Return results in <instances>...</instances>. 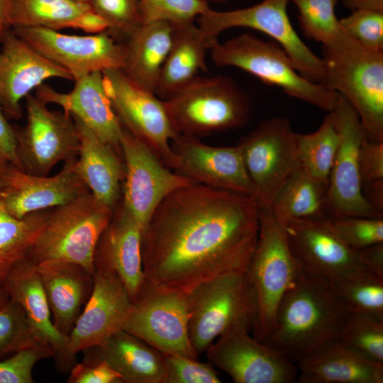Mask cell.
<instances>
[{"label":"cell","mask_w":383,"mask_h":383,"mask_svg":"<svg viewBox=\"0 0 383 383\" xmlns=\"http://www.w3.org/2000/svg\"><path fill=\"white\" fill-rule=\"evenodd\" d=\"M257 199L200 184L168 195L143 235L148 283L187 293L231 272H246L258 236Z\"/></svg>","instance_id":"obj_1"},{"label":"cell","mask_w":383,"mask_h":383,"mask_svg":"<svg viewBox=\"0 0 383 383\" xmlns=\"http://www.w3.org/2000/svg\"><path fill=\"white\" fill-rule=\"evenodd\" d=\"M349 314L332 283L300 270L279 304L265 343L296 364L319 345L337 339Z\"/></svg>","instance_id":"obj_2"},{"label":"cell","mask_w":383,"mask_h":383,"mask_svg":"<svg viewBox=\"0 0 383 383\" xmlns=\"http://www.w3.org/2000/svg\"><path fill=\"white\" fill-rule=\"evenodd\" d=\"M322 50L324 85L351 104L368 139L383 142V51L364 47L343 30Z\"/></svg>","instance_id":"obj_3"},{"label":"cell","mask_w":383,"mask_h":383,"mask_svg":"<svg viewBox=\"0 0 383 383\" xmlns=\"http://www.w3.org/2000/svg\"><path fill=\"white\" fill-rule=\"evenodd\" d=\"M258 221L257 240L245 274L255 306L252 336L265 343L279 304L300 270L289 248L284 225L270 206L258 205Z\"/></svg>","instance_id":"obj_4"},{"label":"cell","mask_w":383,"mask_h":383,"mask_svg":"<svg viewBox=\"0 0 383 383\" xmlns=\"http://www.w3.org/2000/svg\"><path fill=\"white\" fill-rule=\"evenodd\" d=\"M210 53L216 65L239 68L323 111H333L338 101V93L303 77L285 50L274 41L242 33L223 43L217 41Z\"/></svg>","instance_id":"obj_5"},{"label":"cell","mask_w":383,"mask_h":383,"mask_svg":"<svg viewBox=\"0 0 383 383\" xmlns=\"http://www.w3.org/2000/svg\"><path fill=\"white\" fill-rule=\"evenodd\" d=\"M113 213L90 192L49 209L45 225L27 259L33 263H73L93 274L96 247Z\"/></svg>","instance_id":"obj_6"},{"label":"cell","mask_w":383,"mask_h":383,"mask_svg":"<svg viewBox=\"0 0 383 383\" xmlns=\"http://www.w3.org/2000/svg\"><path fill=\"white\" fill-rule=\"evenodd\" d=\"M189 335L199 355L218 338L252 331L255 306L245 272L219 274L187 293Z\"/></svg>","instance_id":"obj_7"},{"label":"cell","mask_w":383,"mask_h":383,"mask_svg":"<svg viewBox=\"0 0 383 383\" xmlns=\"http://www.w3.org/2000/svg\"><path fill=\"white\" fill-rule=\"evenodd\" d=\"M163 101L174 131L181 135L198 138L235 129L250 118L249 99L224 76H198Z\"/></svg>","instance_id":"obj_8"},{"label":"cell","mask_w":383,"mask_h":383,"mask_svg":"<svg viewBox=\"0 0 383 383\" xmlns=\"http://www.w3.org/2000/svg\"><path fill=\"white\" fill-rule=\"evenodd\" d=\"M289 1L263 0L251 6L230 11L210 8L196 18V24L207 36L215 40L222 32L233 28H247L263 33L285 50L303 77L324 84L323 61L306 46L293 28L287 14Z\"/></svg>","instance_id":"obj_9"},{"label":"cell","mask_w":383,"mask_h":383,"mask_svg":"<svg viewBox=\"0 0 383 383\" xmlns=\"http://www.w3.org/2000/svg\"><path fill=\"white\" fill-rule=\"evenodd\" d=\"M26 99V123L23 127L14 126L19 168L30 174L46 176L59 162L77 158L78 130L68 113L49 109L31 94Z\"/></svg>","instance_id":"obj_10"},{"label":"cell","mask_w":383,"mask_h":383,"mask_svg":"<svg viewBox=\"0 0 383 383\" xmlns=\"http://www.w3.org/2000/svg\"><path fill=\"white\" fill-rule=\"evenodd\" d=\"M105 89L121 125L144 143L167 167L174 170L178 160L171 147L178 134L163 99L133 82L122 70L102 72Z\"/></svg>","instance_id":"obj_11"},{"label":"cell","mask_w":383,"mask_h":383,"mask_svg":"<svg viewBox=\"0 0 383 383\" xmlns=\"http://www.w3.org/2000/svg\"><path fill=\"white\" fill-rule=\"evenodd\" d=\"M187 293L146 284L135 301L123 331L162 355L198 359L189 335Z\"/></svg>","instance_id":"obj_12"},{"label":"cell","mask_w":383,"mask_h":383,"mask_svg":"<svg viewBox=\"0 0 383 383\" xmlns=\"http://www.w3.org/2000/svg\"><path fill=\"white\" fill-rule=\"evenodd\" d=\"M339 143L330 173L326 202L328 217L357 216L383 218L362 193L359 171V150L366 135L351 104L339 95L332 111Z\"/></svg>","instance_id":"obj_13"},{"label":"cell","mask_w":383,"mask_h":383,"mask_svg":"<svg viewBox=\"0 0 383 383\" xmlns=\"http://www.w3.org/2000/svg\"><path fill=\"white\" fill-rule=\"evenodd\" d=\"M296 134L287 118L273 117L260 123L239 141L258 205L270 206L284 182L299 167Z\"/></svg>","instance_id":"obj_14"},{"label":"cell","mask_w":383,"mask_h":383,"mask_svg":"<svg viewBox=\"0 0 383 383\" xmlns=\"http://www.w3.org/2000/svg\"><path fill=\"white\" fill-rule=\"evenodd\" d=\"M120 144L125 170L121 201L144 232L155 209L168 195L197 183L173 172L123 126Z\"/></svg>","instance_id":"obj_15"},{"label":"cell","mask_w":383,"mask_h":383,"mask_svg":"<svg viewBox=\"0 0 383 383\" xmlns=\"http://www.w3.org/2000/svg\"><path fill=\"white\" fill-rule=\"evenodd\" d=\"M284 228L289 248L301 272L332 284L370 273L362 265L358 250L334 232L328 216L292 220Z\"/></svg>","instance_id":"obj_16"},{"label":"cell","mask_w":383,"mask_h":383,"mask_svg":"<svg viewBox=\"0 0 383 383\" xmlns=\"http://www.w3.org/2000/svg\"><path fill=\"white\" fill-rule=\"evenodd\" d=\"M13 32L45 57L67 70L75 80L107 70H123L125 45L109 32L68 35L45 28H13Z\"/></svg>","instance_id":"obj_17"},{"label":"cell","mask_w":383,"mask_h":383,"mask_svg":"<svg viewBox=\"0 0 383 383\" xmlns=\"http://www.w3.org/2000/svg\"><path fill=\"white\" fill-rule=\"evenodd\" d=\"M209 362L235 383H292L297 380L294 362L248 331L226 334L206 350Z\"/></svg>","instance_id":"obj_18"},{"label":"cell","mask_w":383,"mask_h":383,"mask_svg":"<svg viewBox=\"0 0 383 383\" xmlns=\"http://www.w3.org/2000/svg\"><path fill=\"white\" fill-rule=\"evenodd\" d=\"M93 276L91 294L68 336V360L123 330L132 308L133 301L115 272L95 268Z\"/></svg>","instance_id":"obj_19"},{"label":"cell","mask_w":383,"mask_h":383,"mask_svg":"<svg viewBox=\"0 0 383 383\" xmlns=\"http://www.w3.org/2000/svg\"><path fill=\"white\" fill-rule=\"evenodd\" d=\"M171 147L178 160L176 172L197 184L257 199L238 145L216 147L197 137L177 134Z\"/></svg>","instance_id":"obj_20"},{"label":"cell","mask_w":383,"mask_h":383,"mask_svg":"<svg viewBox=\"0 0 383 383\" xmlns=\"http://www.w3.org/2000/svg\"><path fill=\"white\" fill-rule=\"evenodd\" d=\"M76 160V159H75ZM65 162L53 176L26 173L11 163L0 187V204L16 218L65 204L89 192L74 168Z\"/></svg>","instance_id":"obj_21"},{"label":"cell","mask_w":383,"mask_h":383,"mask_svg":"<svg viewBox=\"0 0 383 383\" xmlns=\"http://www.w3.org/2000/svg\"><path fill=\"white\" fill-rule=\"evenodd\" d=\"M0 43V106L10 118H22L21 101L45 80H74L67 70L43 56L13 30Z\"/></svg>","instance_id":"obj_22"},{"label":"cell","mask_w":383,"mask_h":383,"mask_svg":"<svg viewBox=\"0 0 383 383\" xmlns=\"http://www.w3.org/2000/svg\"><path fill=\"white\" fill-rule=\"evenodd\" d=\"M69 93H61L43 84L35 96L45 104H55L79 119L104 143L111 146L122 158L121 125L106 93L103 74L95 72L74 80Z\"/></svg>","instance_id":"obj_23"},{"label":"cell","mask_w":383,"mask_h":383,"mask_svg":"<svg viewBox=\"0 0 383 383\" xmlns=\"http://www.w3.org/2000/svg\"><path fill=\"white\" fill-rule=\"evenodd\" d=\"M143 229L121 201L102 233L94 256V270L115 272L133 302L145 284L143 265Z\"/></svg>","instance_id":"obj_24"},{"label":"cell","mask_w":383,"mask_h":383,"mask_svg":"<svg viewBox=\"0 0 383 383\" xmlns=\"http://www.w3.org/2000/svg\"><path fill=\"white\" fill-rule=\"evenodd\" d=\"M44 288L57 329L69 336L94 285L93 274L73 263L43 261L33 263Z\"/></svg>","instance_id":"obj_25"},{"label":"cell","mask_w":383,"mask_h":383,"mask_svg":"<svg viewBox=\"0 0 383 383\" xmlns=\"http://www.w3.org/2000/svg\"><path fill=\"white\" fill-rule=\"evenodd\" d=\"M73 118L79 148L74 168L90 193L114 211L121 200L125 170L122 158L85 124Z\"/></svg>","instance_id":"obj_26"},{"label":"cell","mask_w":383,"mask_h":383,"mask_svg":"<svg viewBox=\"0 0 383 383\" xmlns=\"http://www.w3.org/2000/svg\"><path fill=\"white\" fill-rule=\"evenodd\" d=\"M300 383H382L383 364L367 360L337 339L319 345L297 363Z\"/></svg>","instance_id":"obj_27"},{"label":"cell","mask_w":383,"mask_h":383,"mask_svg":"<svg viewBox=\"0 0 383 383\" xmlns=\"http://www.w3.org/2000/svg\"><path fill=\"white\" fill-rule=\"evenodd\" d=\"M2 285L9 297L25 311L30 323L41 340L55 352V357L68 360V336L55 327L41 280L34 264L27 258L9 272Z\"/></svg>","instance_id":"obj_28"},{"label":"cell","mask_w":383,"mask_h":383,"mask_svg":"<svg viewBox=\"0 0 383 383\" xmlns=\"http://www.w3.org/2000/svg\"><path fill=\"white\" fill-rule=\"evenodd\" d=\"M172 42L161 70L155 94L165 99L206 72L207 50L218 41L207 36L194 22L173 26Z\"/></svg>","instance_id":"obj_29"},{"label":"cell","mask_w":383,"mask_h":383,"mask_svg":"<svg viewBox=\"0 0 383 383\" xmlns=\"http://www.w3.org/2000/svg\"><path fill=\"white\" fill-rule=\"evenodd\" d=\"M86 350L106 362L124 383H163L164 355L123 330L103 344Z\"/></svg>","instance_id":"obj_30"},{"label":"cell","mask_w":383,"mask_h":383,"mask_svg":"<svg viewBox=\"0 0 383 383\" xmlns=\"http://www.w3.org/2000/svg\"><path fill=\"white\" fill-rule=\"evenodd\" d=\"M174 26L165 21L141 24L125 45L124 73L139 87L155 94L161 70L170 52Z\"/></svg>","instance_id":"obj_31"},{"label":"cell","mask_w":383,"mask_h":383,"mask_svg":"<svg viewBox=\"0 0 383 383\" xmlns=\"http://www.w3.org/2000/svg\"><path fill=\"white\" fill-rule=\"evenodd\" d=\"M327 188L324 182L299 167L279 189L270 207L283 225L292 220L323 218L328 216Z\"/></svg>","instance_id":"obj_32"},{"label":"cell","mask_w":383,"mask_h":383,"mask_svg":"<svg viewBox=\"0 0 383 383\" xmlns=\"http://www.w3.org/2000/svg\"><path fill=\"white\" fill-rule=\"evenodd\" d=\"M49 209L16 218L0 204V284L13 268L26 260L43 231Z\"/></svg>","instance_id":"obj_33"},{"label":"cell","mask_w":383,"mask_h":383,"mask_svg":"<svg viewBox=\"0 0 383 383\" xmlns=\"http://www.w3.org/2000/svg\"><path fill=\"white\" fill-rule=\"evenodd\" d=\"M91 9L88 4L73 0H11V27L67 28L79 15Z\"/></svg>","instance_id":"obj_34"},{"label":"cell","mask_w":383,"mask_h":383,"mask_svg":"<svg viewBox=\"0 0 383 383\" xmlns=\"http://www.w3.org/2000/svg\"><path fill=\"white\" fill-rule=\"evenodd\" d=\"M339 143L335 116L331 111L318 128L308 134H296L299 167L328 186V179Z\"/></svg>","instance_id":"obj_35"},{"label":"cell","mask_w":383,"mask_h":383,"mask_svg":"<svg viewBox=\"0 0 383 383\" xmlns=\"http://www.w3.org/2000/svg\"><path fill=\"white\" fill-rule=\"evenodd\" d=\"M348 311L383 321V278L365 273L333 284Z\"/></svg>","instance_id":"obj_36"},{"label":"cell","mask_w":383,"mask_h":383,"mask_svg":"<svg viewBox=\"0 0 383 383\" xmlns=\"http://www.w3.org/2000/svg\"><path fill=\"white\" fill-rule=\"evenodd\" d=\"M337 340L357 355L383 364V321L350 313Z\"/></svg>","instance_id":"obj_37"},{"label":"cell","mask_w":383,"mask_h":383,"mask_svg":"<svg viewBox=\"0 0 383 383\" xmlns=\"http://www.w3.org/2000/svg\"><path fill=\"white\" fill-rule=\"evenodd\" d=\"M40 345L46 344L38 336L22 306L10 298L0 307V359Z\"/></svg>","instance_id":"obj_38"},{"label":"cell","mask_w":383,"mask_h":383,"mask_svg":"<svg viewBox=\"0 0 383 383\" xmlns=\"http://www.w3.org/2000/svg\"><path fill=\"white\" fill-rule=\"evenodd\" d=\"M339 0H291L298 10L300 28L306 37L325 45L341 31L335 6Z\"/></svg>","instance_id":"obj_39"},{"label":"cell","mask_w":383,"mask_h":383,"mask_svg":"<svg viewBox=\"0 0 383 383\" xmlns=\"http://www.w3.org/2000/svg\"><path fill=\"white\" fill-rule=\"evenodd\" d=\"M209 9L202 0H139L141 24L165 21L180 26L194 22Z\"/></svg>","instance_id":"obj_40"},{"label":"cell","mask_w":383,"mask_h":383,"mask_svg":"<svg viewBox=\"0 0 383 383\" xmlns=\"http://www.w3.org/2000/svg\"><path fill=\"white\" fill-rule=\"evenodd\" d=\"M359 171L364 196L383 213V142L365 137L359 150Z\"/></svg>","instance_id":"obj_41"},{"label":"cell","mask_w":383,"mask_h":383,"mask_svg":"<svg viewBox=\"0 0 383 383\" xmlns=\"http://www.w3.org/2000/svg\"><path fill=\"white\" fill-rule=\"evenodd\" d=\"M328 221L334 232L353 249L383 243V218L344 216L328 217Z\"/></svg>","instance_id":"obj_42"},{"label":"cell","mask_w":383,"mask_h":383,"mask_svg":"<svg viewBox=\"0 0 383 383\" xmlns=\"http://www.w3.org/2000/svg\"><path fill=\"white\" fill-rule=\"evenodd\" d=\"M342 30L364 47L383 51V13L370 10L352 11L339 19Z\"/></svg>","instance_id":"obj_43"},{"label":"cell","mask_w":383,"mask_h":383,"mask_svg":"<svg viewBox=\"0 0 383 383\" xmlns=\"http://www.w3.org/2000/svg\"><path fill=\"white\" fill-rule=\"evenodd\" d=\"M89 5L108 23L111 35L128 37L141 25L139 0H89Z\"/></svg>","instance_id":"obj_44"},{"label":"cell","mask_w":383,"mask_h":383,"mask_svg":"<svg viewBox=\"0 0 383 383\" xmlns=\"http://www.w3.org/2000/svg\"><path fill=\"white\" fill-rule=\"evenodd\" d=\"M164 365L163 383L221 382L218 372L210 362H201L198 359L180 355H166Z\"/></svg>","instance_id":"obj_45"},{"label":"cell","mask_w":383,"mask_h":383,"mask_svg":"<svg viewBox=\"0 0 383 383\" xmlns=\"http://www.w3.org/2000/svg\"><path fill=\"white\" fill-rule=\"evenodd\" d=\"M55 357L47 345L28 348L0 362V383H33L32 372L39 361Z\"/></svg>","instance_id":"obj_46"},{"label":"cell","mask_w":383,"mask_h":383,"mask_svg":"<svg viewBox=\"0 0 383 383\" xmlns=\"http://www.w3.org/2000/svg\"><path fill=\"white\" fill-rule=\"evenodd\" d=\"M68 383H124L121 376L106 362L88 355L83 362L75 365Z\"/></svg>","instance_id":"obj_47"},{"label":"cell","mask_w":383,"mask_h":383,"mask_svg":"<svg viewBox=\"0 0 383 383\" xmlns=\"http://www.w3.org/2000/svg\"><path fill=\"white\" fill-rule=\"evenodd\" d=\"M16 135L14 126L11 125L0 106V152L9 161L19 168L16 152ZM20 169V168H19Z\"/></svg>","instance_id":"obj_48"},{"label":"cell","mask_w":383,"mask_h":383,"mask_svg":"<svg viewBox=\"0 0 383 383\" xmlns=\"http://www.w3.org/2000/svg\"><path fill=\"white\" fill-rule=\"evenodd\" d=\"M358 252L366 271L383 278V243L358 250Z\"/></svg>","instance_id":"obj_49"},{"label":"cell","mask_w":383,"mask_h":383,"mask_svg":"<svg viewBox=\"0 0 383 383\" xmlns=\"http://www.w3.org/2000/svg\"><path fill=\"white\" fill-rule=\"evenodd\" d=\"M68 28L80 29L89 34L107 31L108 23L91 8L76 18Z\"/></svg>","instance_id":"obj_50"},{"label":"cell","mask_w":383,"mask_h":383,"mask_svg":"<svg viewBox=\"0 0 383 383\" xmlns=\"http://www.w3.org/2000/svg\"><path fill=\"white\" fill-rule=\"evenodd\" d=\"M345 9L352 11L370 10L383 13V0H341Z\"/></svg>","instance_id":"obj_51"},{"label":"cell","mask_w":383,"mask_h":383,"mask_svg":"<svg viewBox=\"0 0 383 383\" xmlns=\"http://www.w3.org/2000/svg\"><path fill=\"white\" fill-rule=\"evenodd\" d=\"M11 0H0V41L5 34L11 30L9 21V11Z\"/></svg>","instance_id":"obj_52"},{"label":"cell","mask_w":383,"mask_h":383,"mask_svg":"<svg viewBox=\"0 0 383 383\" xmlns=\"http://www.w3.org/2000/svg\"><path fill=\"white\" fill-rule=\"evenodd\" d=\"M10 164L11 162L9 161V160L0 152V187L4 174Z\"/></svg>","instance_id":"obj_53"},{"label":"cell","mask_w":383,"mask_h":383,"mask_svg":"<svg viewBox=\"0 0 383 383\" xmlns=\"http://www.w3.org/2000/svg\"><path fill=\"white\" fill-rule=\"evenodd\" d=\"M10 299L4 287L0 284V307L8 301Z\"/></svg>","instance_id":"obj_54"},{"label":"cell","mask_w":383,"mask_h":383,"mask_svg":"<svg viewBox=\"0 0 383 383\" xmlns=\"http://www.w3.org/2000/svg\"><path fill=\"white\" fill-rule=\"evenodd\" d=\"M209 4L210 2L216 4H221L226 2L227 0H202Z\"/></svg>","instance_id":"obj_55"},{"label":"cell","mask_w":383,"mask_h":383,"mask_svg":"<svg viewBox=\"0 0 383 383\" xmlns=\"http://www.w3.org/2000/svg\"><path fill=\"white\" fill-rule=\"evenodd\" d=\"M73 1L89 4V0H73Z\"/></svg>","instance_id":"obj_56"},{"label":"cell","mask_w":383,"mask_h":383,"mask_svg":"<svg viewBox=\"0 0 383 383\" xmlns=\"http://www.w3.org/2000/svg\"><path fill=\"white\" fill-rule=\"evenodd\" d=\"M0 45H1V43H0Z\"/></svg>","instance_id":"obj_57"}]
</instances>
